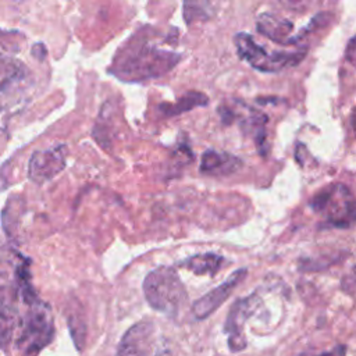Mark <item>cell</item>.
I'll use <instances>...</instances> for the list:
<instances>
[{"mask_svg": "<svg viewBox=\"0 0 356 356\" xmlns=\"http://www.w3.org/2000/svg\"><path fill=\"white\" fill-rule=\"evenodd\" d=\"M179 61V53L159 47L143 28L121 46L108 72L125 82H142L168 74Z\"/></svg>", "mask_w": 356, "mask_h": 356, "instance_id": "1", "label": "cell"}, {"mask_svg": "<svg viewBox=\"0 0 356 356\" xmlns=\"http://www.w3.org/2000/svg\"><path fill=\"white\" fill-rule=\"evenodd\" d=\"M142 288L147 303L170 317L178 316L188 299L186 289L172 267L161 266L152 270L145 277Z\"/></svg>", "mask_w": 356, "mask_h": 356, "instance_id": "2", "label": "cell"}, {"mask_svg": "<svg viewBox=\"0 0 356 356\" xmlns=\"http://www.w3.org/2000/svg\"><path fill=\"white\" fill-rule=\"evenodd\" d=\"M31 78V71L24 63L0 54V124L25 104Z\"/></svg>", "mask_w": 356, "mask_h": 356, "instance_id": "3", "label": "cell"}, {"mask_svg": "<svg viewBox=\"0 0 356 356\" xmlns=\"http://www.w3.org/2000/svg\"><path fill=\"white\" fill-rule=\"evenodd\" d=\"M234 43L238 56L261 72H278L286 67H293L300 63L306 54V49L267 50L248 32H238L234 36Z\"/></svg>", "mask_w": 356, "mask_h": 356, "instance_id": "4", "label": "cell"}, {"mask_svg": "<svg viewBox=\"0 0 356 356\" xmlns=\"http://www.w3.org/2000/svg\"><path fill=\"white\" fill-rule=\"evenodd\" d=\"M18 325L19 335L17 346L21 350V356H38L53 339L54 324L51 309L40 299L28 305V310Z\"/></svg>", "mask_w": 356, "mask_h": 356, "instance_id": "5", "label": "cell"}, {"mask_svg": "<svg viewBox=\"0 0 356 356\" xmlns=\"http://www.w3.org/2000/svg\"><path fill=\"white\" fill-rule=\"evenodd\" d=\"M310 206L316 213L327 216L330 227L348 228L355 221V200L348 186L335 184L316 193Z\"/></svg>", "mask_w": 356, "mask_h": 356, "instance_id": "6", "label": "cell"}, {"mask_svg": "<svg viewBox=\"0 0 356 356\" xmlns=\"http://www.w3.org/2000/svg\"><path fill=\"white\" fill-rule=\"evenodd\" d=\"M260 296L252 293L248 298L238 299L231 307L224 325V331L228 334V346L232 352H239L246 346V339L242 332L243 324L260 309Z\"/></svg>", "mask_w": 356, "mask_h": 356, "instance_id": "7", "label": "cell"}, {"mask_svg": "<svg viewBox=\"0 0 356 356\" xmlns=\"http://www.w3.org/2000/svg\"><path fill=\"white\" fill-rule=\"evenodd\" d=\"M67 147L64 143L36 150L28 165V175L36 184L53 179L65 168Z\"/></svg>", "mask_w": 356, "mask_h": 356, "instance_id": "8", "label": "cell"}, {"mask_svg": "<svg viewBox=\"0 0 356 356\" xmlns=\"http://www.w3.org/2000/svg\"><path fill=\"white\" fill-rule=\"evenodd\" d=\"M246 274H248L246 268H239L234 271L222 284H220L218 286H216L214 289L209 291L202 298L195 300L192 305L193 316L197 320L207 318L211 313H214L221 306V303H224L229 298L232 291L245 280Z\"/></svg>", "mask_w": 356, "mask_h": 356, "instance_id": "9", "label": "cell"}, {"mask_svg": "<svg viewBox=\"0 0 356 356\" xmlns=\"http://www.w3.org/2000/svg\"><path fill=\"white\" fill-rule=\"evenodd\" d=\"M17 298L14 284L0 277V348L6 352L17 328Z\"/></svg>", "mask_w": 356, "mask_h": 356, "instance_id": "10", "label": "cell"}, {"mask_svg": "<svg viewBox=\"0 0 356 356\" xmlns=\"http://www.w3.org/2000/svg\"><path fill=\"white\" fill-rule=\"evenodd\" d=\"M153 324L139 321L132 325L120 341L115 356H150Z\"/></svg>", "mask_w": 356, "mask_h": 356, "instance_id": "11", "label": "cell"}, {"mask_svg": "<svg viewBox=\"0 0 356 356\" xmlns=\"http://www.w3.org/2000/svg\"><path fill=\"white\" fill-rule=\"evenodd\" d=\"M242 167V160L236 156H232L227 152L206 150L200 160L199 171L204 175L224 177L234 174Z\"/></svg>", "mask_w": 356, "mask_h": 356, "instance_id": "12", "label": "cell"}, {"mask_svg": "<svg viewBox=\"0 0 356 356\" xmlns=\"http://www.w3.org/2000/svg\"><path fill=\"white\" fill-rule=\"evenodd\" d=\"M256 26L257 31L270 40L281 44H291V33L293 31L292 21L273 13H263L257 17Z\"/></svg>", "mask_w": 356, "mask_h": 356, "instance_id": "13", "label": "cell"}, {"mask_svg": "<svg viewBox=\"0 0 356 356\" xmlns=\"http://www.w3.org/2000/svg\"><path fill=\"white\" fill-rule=\"evenodd\" d=\"M250 111L248 113V115H242V114H235L234 110H231V122L234 120H239V125L242 128V131L246 135H250L254 140V143L259 146V149H261L266 143V138H267V121L268 117L261 113V111H256L253 108H249Z\"/></svg>", "mask_w": 356, "mask_h": 356, "instance_id": "14", "label": "cell"}, {"mask_svg": "<svg viewBox=\"0 0 356 356\" xmlns=\"http://www.w3.org/2000/svg\"><path fill=\"white\" fill-rule=\"evenodd\" d=\"M207 103H209V99L204 93L197 90H189L174 103H161L159 108L167 117H172V115L182 114L185 111H191L192 108H196V107L207 106Z\"/></svg>", "mask_w": 356, "mask_h": 356, "instance_id": "15", "label": "cell"}, {"mask_svg": "<svg viewBox=\"0 0 356 356\" xmlns=\"http://www.w3.org/2000/svg\"><path fill=\"white\" fill-rule=\"evenodd\" d=\"M224 257L216 253H200L181 261V266L191 270L196 275H214L222 266Z\"/></svg>", "mask_w": 356, "mask_h": 356, "instance_id": "16", "label": "cell"}, {"mask_svg": "<svg viewBox=\"0 0 356 356\" xmlns=\"http://www.w3.org/2000/svg\"><path fill=\"white\" fill-rule=\"evenodd\" d=\"M207 6L206 3H185L184 4V18L186 24H191L195 19H206L209 15L203 7Z\"/></svg>", "mask_w": 356, "mask_h": 356, "instance_id": "17", "label": "cell"}, {"mask_svg": "<svg viewBox=\"0 0 356 356\" xmlns=\"http://www.w3.org/2000/svg\"><path fill=\"white\" fill-rule=\"evenodd\" d=\"M345 355H346V346L338 345L334 349H331L330 352H324V353H320L317 356H345Z\"/></svg>", "mask_w": 356, "mask_h": 356, "instance_id": "18", "label": "cell"}, {"mask_svg": "<svg viewBox=\"0 0 356 356\" xmlns=\"http://www.w3.org/2000/svg\"><path fill=\"white\" fill-rule=\"evenodd\" d=\"M353 50H355V44H353V38L349 40V44H348V47H346V51H345V56H346V58L350 61V63H353Z\"/></svg>", "mask_w": 356, "mask_h": 356, "instance_id": "19", "label": "cell"}, {"mask_svg": "<svg viewBox=\"0 0 356 356\" xmlns=\"http://www.w3.org/2000/svg\"><path fill=\"white\" fill-rule=\"evenodd\" d=\"M157 356H171V350H170L167 346H164V348H159Z\"/></svg>", "mask_w": 356, "mask_h": 356, "instance_id": "20", "label": "cell"}]
</instances>
